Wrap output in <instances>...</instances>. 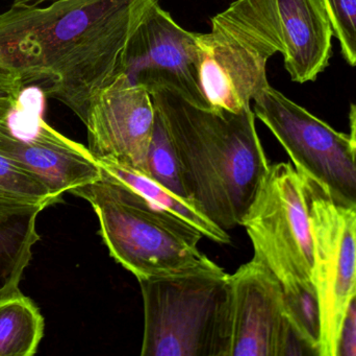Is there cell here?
Here are the masks:
<instances>
[{
  "label": "cell",
  "instance_id": "1",
  "mask_svg": "<svg viewBox=\"0 0 356 356\" xmlns=\"http://www.w3.org/2000/svg\"><path fill=\"white\" fill-rule=\"evenodd\" d=\"M156 0H56L0 14V63L83 121L97 94L116 79L127 42Z\"/></svg>",
  "mask_w": 356,
  "mask_h": 356
},
{
  "label": "cell",
  "instance_id": "2",
  "mask_svg": "<svg viewBox=\"0 0 356 356\" xmlns=\"http://www.w3.org/2000/svg\"><path fill=\"white\" fill-rule=\"evenodd\" d=\"M152 100L175 146L188 200L225 231L242 226L270 167L251 107L204 110L169 92Z\"/></svg>",
  "mask_w": 356,
  "mask_h": 356
},
{
  "label": "cell",
  "instance_id": "3",
  "mask_svg": "<svg viewBox=\"0 0 356 356\" xmlns=\"http://www.w3.org/2000/svg\"><path fill=\"white\" fill-rule=\"evenodd\" d=\"M70 194L91 205L111 256L139 281L213 265L198 249L200 231L106 171Z\"/></svg>",
  "mask_w": 356,
  "mask_h": 356
},
{
  "label": "cell",
  "instance_id": "4",
  "mask_svg": "<svg viewBox=\"0 0 356 356\" xmlns=\"http://www.w3.org/2000/svg\"><path fill=\"white\" fill-rule=\"evenodd\" d=\"M142 356H228L230 275L219 265L139 281Z\"/></svg>",
  "mask_w": 356,
  "mask_h": 356
},
{
  "label": "cell",
  "instance_id": "5",
  "mask_svg": "<svg viewBox=\"0 0 356 356\" xmlns=\"http://www.w3.org/2000/svg\"><path fill=\"white\" fill-rule=\"evenodd\" d=\"M196 33L201 85L211 110L240 112L270 85L267 63L282 54L275 0H236Z\"/></svg>",
  "mask_w": 356,
  "mask_h": 356
},
{
  "label": "cell",
  "instance_id": "6",
  "mask_svg": "<svg viewBox=\"0 0 356 356\" xmlns=\"http://www.w3.org/2000/svg\"><path fill=\"white\" fill-rule=\"evenodd\" d=\"M242 226L253 257L269 268L282 288H315L309 179L294 165L270 164Z\"/></svg>",
  "mask_w": 356,
  "mask_h": 356
},
{
  "label": "cell",
  "instance_id": "7",
  "mask_svg": "<svg viewBox=\"0 0 356 356\" xmlns=\"http://www.w3.org/2000/svg\"><path fill=\"white\" fill-rule=\"evenodd\" d=\"M253 112L288 153L295 169L332 201L356 211V154L346 134L268 86Z\"/></svg>",
  "mask_w": 356,
  "mask_h": 356
},
{
  "label": "cell",
  "instance_id": "8",
  "mask_svg": "<svg viewBox=\"0 0 356 356\" xmlns=\"http://www.w3.org/2000/svg\"><path fill=\"white\" fill-rule=\"evenodd\" d=\"M44 98L40 88L22 90L0 123V153L41 182L58 203L65 192L98 181L102 171L89 148L44 121Z\"/></svg>",
  "mask_w": 356,
  "mask_h": 356
},
{
  "label": "cell",
  "instance_id": "9",
  "mask_svg": "<svg viewBox=\"0 0 356 356\" xmlns=\"http://www.w3.org/2000/svg\"><path fill=\"white\" fill-rule=\"evenodd\" d=\"M309 206L321 318L319 356H338L347 311L356 297V211L332 201L309 179Z\"/></svg>",
  "mask_w": 356,
  "mask_h": 356
},
{
  "label": "cell",
  "instance_id": "10",
  "mask_svg": "<svg viewBox=\"0 0 356 356\" xmlns=\"http://www.w3.org/2000/svg\"><path fill=\"white\" fill-rule=\"evenodd\" d=\"M200 69L196 33L180 26L156 0L131 33L119 75L152 95L169 92L193 106L211 110Z\"/></svg>",
  "mask_w": 356,
  "mask_h": 356
},
{
  "label": "cell",
  "instance_id": "11",
  "mask_svg": "<svg viewBox=\"0 0 356 356\" xmlns=\"http://www.w3.org/2000/svg\"><path fill=\"white\" fill-rule=\"evenodd\" d=\"M232 330L228 356L313 355L293 327L284 288L253 257L230 275Z\"/></svg>",
  "mask_w": 356,
  "mask_h": 356
},
{
  "label": "cell",
  "instance_id": "12",
  "mask_svg": "<svg viewBox=\"0 0 356 356\" xmlns=\"http://www.w3.org/2000/svg\"><path fill=\"white\" fill-rule=\"evenodd\" d=\"M152 95L119 75L97 94L85 125L88 148L98 162L148 177V153L156 125Z\"/></svg>",
  "mask_w": 356,
  "mask_h": 356
},
{
  "label": "cell",
  "instance_id": "13",
  "mask_svg": "<svg viewBox=\"0 0 356 356\" xmlns=\"http://www.w3.org/2000/svg\"><path fill=\"white\" fill-rule=\"evenodd\" d=\"M284 67L299 84L315 81L330 64L332 29L322 0H275Z\"/></svg>",
  "mask_w": 356,
  "mask_h": 356
},
{
  "label": "cell",
  "instance_id": "14",
  "mask_svg": "<svg viewBox=\"0 0 356 356\" xmlns=\"http://www.w3.org/2000/svg\"><path fill=\"white\" fill-rule=\"evenodd\" d=\"M43 205L0 199V300L20 293L19 284L39 242L38 215Z\"/></svg>",
  "mask_w": 356,
  "mask_h": 356
},
{
  "label": "cell",
  "instance_id": "15",
  "mask_svg": "<svg viewBox=\"0 0 356 356\" xmlns=\"http://www.w3.org/2000/svg\"><path fill=\"white\" fill-rule=\"evenodd\" d=\"M99 164L102 171H106L108 175L133 188L165 210L184 219L200 231L204 238L218 244H229L230 236L228 232L207 219L190 201L177 196L175 192L163 187L154 180L137 171L112 163L99 162Z\"/></svg>",
  "mask_w": 356,
  "mask_h": 356
},
{
  "label": "cell",
  "instance_id": "16",
  "mask_svg": "<svg viewBox=\"0 0 356 356\" xmlns=\"http://www.w3.org/2000/svg\"><path fill=\"white\" fill-rule=\"evenodd\" d=\"M44 318L22 293L0 300V356L35 355L44 336Z\"/></svg>",
  "mask_w": 356,
  "mask_h": 356
},
{
  "label": "cell",
  "instance_id": "17",
  "mask_svg": "<svg viewBox=\"0 0 356 356\" xmlns=\"http://www.w3.org/2000/svg\"><path fill=\"white\" fill-rule=\"evenodd\" d=\"M284 293L293 327L312 355L319 356L321 318L315 288L291 286L284 288Z\"/></svg>",
  "mask_w": 356,
  "mask_h": 356
},
{
  "label": "cell",
  "instance_id": "18",
  "mask_svg": "<svg viewBox=\"0 0 356 356\" xmlns=\"http://www.w3.org/2000/svg\"><path fill=\"white\" fill-rule=\"evenodd\" d=\"M148 178L188 200L182 184L177 153L158 110L154 136L148 153Z\"/></svg>",
  "mask_w": 356,
  "mask_h": 356
},
{
  "label": "cell",
  "instance_id": "19",
  "mask_svg": "<svg viewBox=\"0 0 356 356\" xmlns=\"http://www.w3.org/2000/svg\"><path fill=\"white\" fill-rule=\"evenodd\" d=\"M0 199L43 205L56 204L47 188L0 153Z\"/></svg>",
  "mask_w": 356,
  "mask_h": 356
},
{
  "label": "cell",
  "instance_id": "20",
  "mask_svg": "<svg viewBox=\"0 0 356 356\" xmlns=\"http://www.w3.org/2000/svg\"><path fill=\"white\" fill-rule=\"evenodd\" d=\"M343 56L356 67V0H322Z\"/></svg>",
  "mask_w": 356,
  "mask_h": 356
},
{
  "label": "cell",
  "instance_id": "21",
  "mask_svg": "<svg viewBox=\"0 0 356 356\" xmlns=\"http://www.w3.org/2000/svg\"><path fill=\"white\" fill-rule=\"evenodd\" d=\"M24 85L18 71L0 63V104H16Z\"/></svg>",
  "mask_w": 356,
  "mask_h": 356
},
{
  "label": "cell",
  "instance_id": "22",
  "mask_svg": "<svg viewBox=\"0 0 356 356\" xmlns=\"http://www.w3.org/2000/svg\"><path fill=\"white\" fill-rule=\"evenodd\" d=\"M338 356H356V334L345 328L341 334Z\"/></svg>",
  "mask_w": 356,
  "mask_h": 356
},
{
  "label": "cell",
  "instance_id": "23",
  "mask_svg": "<svg viewBox=\"0 0 356 356\" xmlns=\"http://www.w3.org/2000/svg\"><path fill=\"white\" fill-rule=\"evenodd\" d=\"M343 328L350 330L351 332L356 334V297L353 302L349 305L347 311L346 318H345L344 325Z\"/></svg>",
  "mask_w": 356,
  "mask_h": 356
},
{
  "label": "cell",
  "instance_id": "24",
  "mask_svg": "<svg viewBox=\"0 0 356 356\" xmlns=\"http://www.w3.org/2000/svg\"><path fill=\"white\" fill-rule=\"evenodd\" d=\"M349 119H350V135H349V138H350L351 144L356 146V105H351Z\"/></svg>",
  "mask_w": 356,
  "mask_h": 356
},
{
  "label": "cell",
  "instance_id": "25",
  "mask_svg": "<svg viewBox=\"0 0 356 356\" xmlns=\"http://www.w3.org/2000/svg\"><path fill=\"white\" fill-rule=\"evenodd\" d=\"M50 1L54 2L56 0H13V6H40L44 2Z\"/></svg>",
  "mask_w": 356,
  "mask_h": 356
},
{
  "label": "cell",
  "instance_id": "26",
  "mask_svg": "<svg viewBox=\"0 0 356 356\" xmlns=\"http://www.w3.org/2000/svg\"><path fill=\"white\" fill-rule=\"evenodd\" d=\"M14 106L12 104H0V123L8 116Z\"/></svg>",
  "mask_w": 356,
  "mask_h": 356
},
{
  "label": "cell",
  "instance_id": "27",
  "mask_svg": "<svg viewBox=\"0 0 356 356\" xmlns=\"http://www.w3.org/2000/svg\"><path fill=\"white\" fill-rule=\"evenodd\" d=\"M353 148H355V154H356V146H353Z\"/></svg>",
  "mask_w": 356,
  "mask_h": 356
}]
</instances>
